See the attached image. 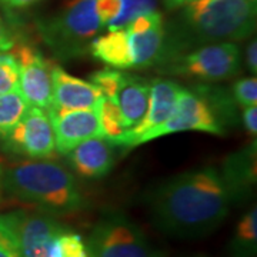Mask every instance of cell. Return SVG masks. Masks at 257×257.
Returning <instances> with one entry per match:
<instances>
[{
  "label": "cell",
  "instance_id": "1",
  "mask_svg": "<svg viewBox=\"0 0 257 257\" xmlns=\"http://www.w3.org/2000/svg\"><path fill=\"white\" fill-rule=\"evenodd\" d=\"M152 224L173 239L206 237L229 216L234 202L220 170L200 167L167 179L145 197Z\"/></svg>",
  "mask_w": 257,
  "mask_h": 257
},
{
  "label": "cell",
  "instance_id": "2",
  "mask_svg": "<svg viewBox=\"0 0 257 257\" xmlns=\"http://www.w3.org/2000/svg\"><path fill=\"white\" fill-rule=\"evenodd\" d=\"M256 12L257 0H194L186 5L173 26L165 29V46L157 64L203 45L251 36Z\"/></svg>",
  "mask_w": 257,
  "mask_h": 257
},
{
  "label": "cell",
  "instance_id": "3",
  "mask_svg": "<svg viewBox=\"0 0 257 257\" xmlns=\"http://www.w3.org/2000/svg\"><path fill=\"white\" fill-rule=\"evenodd\" d=\"M5 189L40 211L67 214L80 210L83 196L73 175L49 160H28L12 166L2 177Z\"/></svg>",
  "mask_w": 257,
  "mask_h": 257
},
{
  "label": "cell",
  "instance_id": "4",
  "mask_svg": "<svg viewBox=\"0 0 257 257\" xmlns=\"http://www.w3.org/2000/svg\"><path fill=\"white\" fill-rule=\"evenodd\" d=\"M101 30L96 0H69L57 15L39 23L43 40L60 60L89 52L93 39Z\"/></svg>",
  "mask_w": 257,
  "mask_h": 257
},
{
  "label": "cell",
  "instance_id": "5",
  "mask_svg": "<svg viewBox=\"0 0 257 257\" xmlns=\"http://www.w3.org/2000/svg\"><path fill=\"white\" fill-rule=\"evenodd\" d=\"M89 257H166L145 231L120 211L104 213L89 234Z\"/></svg>",
  "mask_w": 257,
  "mask_h": 257
},
{
  "label": "cell",
  "instance_id": "6",
  "mask_svg": "<svg viewBox=\"0 0 257 257\" xmlns=\"http://www.w3.org/2000/svg\"><path fill=\"white\" fill-rule=\"evenodd\" d=\"M169 72L202 80H226L239 73L240 49L233 42L203 45L163 63Z\"/></svg>",
  "mask_w": 257,
  "mask_h": 257
},
{
  "label": "cell",
  "instance_id": "7",
  "mask_svg": "<svg viewBox=\"0 0 257 257\" xmlns=\"http://www.w3.org/2000/svg\"><path fill=\"white\" fill-rule=\"evenodd\" d=\"M186 130H199L211 135H223V127L211 111L209 103L200 94L182 87L177 96L176 110L172 117L166 120L163 124L145 133L136 142V146L155 139L163 138L166 135H173Z\"/></svg>",
  "mask_w": 257,
  "mask_h": 257
},
{
  "label": "cell",
  "instance_id": "8",
  "mask_svg": "<svg viewBox=\"0 0 257 257\" xmlns=\"http://www.w3.org/2000/svg\"><path fill=\"white\" fill-rule=\"evenodd\" d=\"M19 63V92L29 106L47 111L52 107V67L42 52L29 45H19L13 52Z\"/></svg>",
  "mask_w": 257,
  "mask_h": 257
},
{
  "label": "cell",
  "instance_id": "9",
  "mask_svg": "<svg viewBox=\"0 0 257 257\" xmlns=\"http://www.w3.org/2000/svg\"><path fill=\"white\" fill-rule=\"evenodd\" d=\"M6 139L13 152L32 160H45L56 153L55 133L49 114L37 107L30 106Z\"/></svg>",
  "mask_w": 257,
  "mask_h": 257
},
{
  "label": "cell",
  "instance_id": "10",
  "mask_svg": "<svg viewBox=\"0 0 257 257\" xmlns=\"http://www.w3.org/2000/svg\"><path fill=\"white\" fill-rule=\"evenodd\" d=\"M8 216L16 231L22 257H49L53 240L66 230L55 216L45 211L19 210Z\"/></svg>",
  "mask_w": 257,
  "mask_h": 257
},
{
  "label": "cell",
  "instance_id": "11",
  "mask_svg": "<svg viewBox=\"0 0 257 257\" xmlns=\"http://www.w3.org/2000/svg\"><path fill=\"white\" fill-rule=\"evenodd\" d=\"M165 25L162 15L155 10L140 15L124 29L132 55V69H146L160 62L165 46Z\"/></svg>",
  "mask_w": 257,
  "mask_h": 257
},
{
  "label": "cell",
  "instance_id": "12",
  "mask_svg": "<svg viewBox=\"0 0 257 257\" xmlns=\"http://www.w3.org/2000/svg\"><path fill=\"white\" fill-rule=\"evenodd\" d=\"M55 133L56 152L66 156L84 140L104 138L96 110H47Z\"/></svg>",
  "mask_w": 257,
  "mask_h": 257
},
{
  "label": "cell",
  "instance_id": "13",
  "mask_svg": "<svg viewBox=\"0 0 257 257\" xmlns=\"http://www.w3.org/2000/svg\"><path fill=\"white\" fill-rule=\"evenodd\" d=\"M52 107L57 110H96L101 100L100 90L90 82L69 74L59 64L52 67Z\"/></svg>",
  "mask_w": 257,
  "mask_h": 257
},
{
  "label": "cell",
  "instance_id": "14",
  "mask_svg": "<svg viewBox=\"0 0 257 257\" xmlns=\"http://www.w3.org/2000/svg\"><path fill=\"white\" fill-rule=\"evenodd\" d=\"M104 97L113 100L117 106L127 136L135 128L139 127L146 117L150 101V83L136 76L121 73L116 87ZM126 136L123 138V140L126 139Z\"/></svg>",
  "mask_w": 257,
  "mask_h": 257
},
{
  "label": "cell",
  "instance_id": "15",
  "mask_svg": "<svg viewBox=\"0 0 257 257\" xmlns=\"http://www.w3.org/2000/svg\"><path fill=\"white\" fill-rule=\"evenodd\" d=\"M182 90L179 83L169 80V79H155L150 82V101L147 109L146 117L142 124L136 127L126 139L121 142L120 146L135 147L136 142L149 130L163 124L166 120L172 117L176 110L177 96Z\"/></svg>",
  "mask_w": 257,
  "mask_h": 257
},
{
  "label": "cell",
  "instance_id": "16",
  "mask_svg": "<svg viewBox=\"0 0 257 257\" xmlns=\"http://www.w3.org/2000/svg\"><path fill=\"white\" fill-rule=\"evenodd\" d=\"M70 167L84 179H100L114 166V145L104 138L84 140L67 155Z\"/></svg>",
  "mask_w": 257,
  "mask_h": 257
},
{
  "label": "cell",
  "instance_id": "17",
  "mask_svg": "<svg viewBox=\"0 0 257 257\" xmlns=\"http://www.w3.org/2000/svg\"><path fill=\"white\" fill-rule=\"evenodd\" d=\"M234 202H240L256 184V142L237 153L230 155L220 172Z\"/></svg>",
  "mask_w": 257,
  "mask_h": 257
},
{
  "label": "cell",
  "instance_id": "18",
  "mask_svg": "<svg viewBox=\"0 0 257 257\" xmlns=\"http://www.w3.org/2000/svg\"><path fill=\"white\" fill-rule=\"evenodd\" d=\"M89 52L113 69H132V55L124 29L107 32L93 39Z\"/></svg>",
  "mask_w": 257,
  "mask_h": 257
},
{
  "label": "cell",
  "instance_id": "19",
  "mask_svg": "<svg viewBox=\"0 0 257 257\" xmlns=\"http://www.w3.org/2000/svg\"><path fill=\"white\" fill-rule=\"evenodd\" d=\"M257 250V210L253 207L237 223L229 244L230 257H251Z\"/></svg>",
  "mask_w": 257,
  "mask_h": 257
},
{
  "label": "cell",
  "instance_id": "20",
  "mask_svg": "<svg viewBox=\"0 0 257 257\" xmlns=\"http://www.w3.org/2000/svg\"><path fill=\"white\" fill-rule=\"evenodd\" d=\"M30 107L18 90L0 94V138L6 139Z\"/></svg>",
  "mask_w": 257,
  "mask_h": 257
},
{
  "label": "cell",
  "instance_id": "21",
  "mask_svg": "<svg viewBox=\"0 0 257 257\" xmlns=\"http://www.w3.org/2000/svg\"><path fill=\"white\" fill-rule=\"evenodd\" d=\"M49 257H87L86 243L80 234L66 229L53 240Z\"/></svg>",
  "mask_w": 257,
  "mask_h": 257
},
{
  "label": "cell",
  "instance_id": "22",
  "mask_svg": "<svg viewBox=\"0 0 257 257\" xmlns=\"http://www.w3.org/2000/svg\"><path fill=\"white\" fill-rule=\"evenodd\" d=\"M156 3V0H121V12L119 18L107 28V32L126 29L128 23L139 18L140 15L155 12Z\"/></svg>",
  "mask_w": 257,
  "mask_h": 257
},
{
  "label": "cell",
  "instance_id": "23",
  "mask_svg": "<svg viewBox=\"0 0 257 257\" xmlns=\"http://www.w3.org/2000/svg\"><path fill=\"white\" fill-rule=\"evenodd\" d=\"M19 89V63L15 53L0 52V94Z\"/></svg>",
  "mask_w": 257,
  "mask_h": 257
},
{
  "label": "cell",
  "instance_id": "24",
  "mask_svg": "<svg viewBox=\"0 0 257 257\" xmlns=\"http://www.w3.org/2000/svg\"><path fill=\"white\" fill-rule=\"evenodd\" d=\"M0 257H22L18 236L8 214L0 216Z\"/></svg>",
  "mask_w": 257,
  "mask_h": 257
},
{
  "label": "cell",
  "instance_id": "25",
  "mask_svg": "<svg viewBox=\"0 0 257 257\" xmlns=\"http://www.w3.org/2000/svg\"><path fill=\"white\" fill-rule=\"evenodd\" d=\"M233 97L243 107L256 106L257 103V79L244 77L233 84Z\"/></svg>",
  "mask_w": 257,
  "mask_h": 257
},
{
  "label": "cell",
  "instance_id": "26",
  "mask_svg": "<svg viewBox=\"0 0 257 257\" xmlns=\"http://www.w3.org/2000/svg\"><path fill=\"white\" fill-rule=\"evenodd\" d=\"M121 12V0H96V13L99 16L101 28L107 29L119 18Z\"/></svg>",
  "mask_w": 257,
  "mask_h": 257
},
{
  "label": "cell",
  "instance_id": "27",
  "mask_svg": "<svg viewBox=\"0 0 257 257\" xmlns=\"http://www.w3.org/2000/svg\"><path fill=\"white\" fill-rule=\"evenodd\" d=\"M243 124L250 135L256 136L257 133V107L250 106L243 110Z\"/></svg>",
  "mask_w": 257,
  "mask_h": 257
},
{
  "label": "cell",
  "instance_id": "28",
  "mask_svg": "<svg viewBox=\"0 0 257 257\" xmlns=\"http://www.w3.org/2000/svg\"><path fill=\"white\" fill-rule=\"evenodd\" d=\"M15 47V42L12 39L9 29L6 28L3 19L0 16V52H9Z\"/></svg>",
  "mask_w": 257,
  "mask_h": 257
},
{
  "label": "cell",
  "instance_id": "29",
  "mask_svg": "<svg viewBox=\"0 0 257 257\" xmlns=\"http://www.w3.org/2000/svg\"><path fill=\"white\" fill-rule=\"evenodd\" d=\"M246 63H247L248 70L253 76L257 73V42L253 39L248 43L247 49H246Z\"/></svg>",
  "mask_w": 257,
  "mask_h": 257
},
{
  "label": "cell",
  "instance_id": "30",
  "mask_svg": "<svg viewBox=\"0 0 257 257\" xmlns=\"http://www.w3.org/2000/svg\"><path fill=\"white\" fill-rule=\"evenodd\" d=\"M192 2H194V0H165V6L169 10H175L180 9V8H183Z\"/></svg>",
  "mask_w": 257,
  "mask_h": 257
},
{
  "label": "cell",
  "instance_id": "31",
  "mask_svg": "<svg viewBox=\"0 0 257 257\" xmlns=\"http://www.w3.org/2000/svg\"><path fill=\"white\" fill-rule=\"evenodd\" d=\"M2 2L6 3L8 6H12V8H28L39 0H2Z\"/></svg>",
  "mask_w": 257,
  "mask_h": 257
},
{
  "label": "cell",
  "instance_id": "32",
  "mask_svg": "<svg viewBox=\"0 0 257 257\" xmlns=\"http://www.w3.org/2000/svg\"><path fill=\"white\" fill-rule=\"evenodd\" d=\"M2 177H3V172H2V167H0V187H2Z\"/></svg>",
  "mask_w": 257,
  "mask_h": 257
},
{
  "label": "cell",
  "instance_id": "33",
  "mask_svg": "<svg viewBox=\"0 0 257 257\" xmlns=\"http://www.w3.org/2000/svg\"><path fill=\"white\" fill-rule=\"evenodd\" d=\"M196 257H206V256H196Z\"/></svg>",
  "mask_w": 257,
  "mask_h": 257
},
{
  "label": "cell",
  "instance_id": "34",
  "mask_svg": "<svg viewBox=\"0 0 257 257\" xmlns=\"http://www.w3.org/2000/svg\"><path fill=\"white\" fill-rule=\"evenodd\" d=\"M87 257H89V256H87Z\"/></svg>",
  "mask_w": 257,
  "mask_h": 257
}]
</instances>
